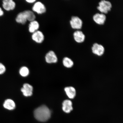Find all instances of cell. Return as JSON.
<instances>
[{
	"label": "cell",
	"mask_w": 123,
	"mask_h": 123,
	"mask_svg": "<svg viewBox=\"0 0 123 123\" xmlns=\"http://www.w3.org/2000/svg\"><path fill=\"white\" fill-rule=\"evenodd\" d=\"M2 6L6 10L10 11L14 9L16 4L12 0H4L3 1Z\"/></svg>",
	"instance_id": "obj_11"
},
{
	"label": "cell",
	"mask_w": 123,
	"mask_h": 123,
	"mask_svg": "<svg viewBox=\"0 0 123 123\" xmlns=\"http://www.w3.org/2000/svg\"><path fill=\"white\" fill-rule=\"evenodd\" d=\"M73 36L75 41L78 43L84 42L85 39V35L80 31H75L73 33Z\"/></svg>",
	"instance_id": "obj_12"
},
{
	"label": "cell",
	"mask_w": 123,
	"mask_h": 123,
	"mask_svg": "<svg viewBox=\"0 0 123 123\" xmlns=\"http://www.w3.org/2000/svg\"><path fill=\"white\" fill-rule=\"evenodd\" d=\"M99 5L97 8L102 13L107 14L111 10L112 5L110 1L101 0L99 2Z\"/></svg>",
	"instance_id": "obj_2"
},
{
	"label": "cell",
	"mask_w": 123,
	"mask_h": 123,
	"mask_svg": "<svg viewBox=\"0 0 123 123\" xmlns=\"http://www.w3.org/2000/svg\"><path fill=\"white\" fill-rule=\"evenodd\" d=\"M62 110L66 113H70L73 110V103L70 100H64L62 103Z\"/></svg>",
	"instance_id": "obj_8"
},
{
	"label": "cell",
	"mask_w": 123,
	"mask_h": 123,
	"mask_svg": "<svg viewBox=\"0 0 123 123\" xmlns=\"http://www.w3.org/2000/svg\"><path fill=\"white\" fill-rule=\"evenodd\" d=\"M106 17L104 13H97L93 15V19L96 24L99 25H103L104 24Z\"/></svg>",
	"instance_id": "obj_6"
},
{
	"label": "cell",
	"mask_w": 123,
	"mask_h": 123,
	"mask_svg": "<svg viewBox=\"0 0 123 123\" xmlns=\"http://www.w3.org/2000/svg\"><path fill=\"white\" fill-rule=\"evenodd\" d=\"M32 38L35 42L40 43L43 41L44 36L42 32L39 31H37L33 33Z\"/></svg>",
	"instance_id": "obj_10"
},
{
	"label": "cell",
	"mask_w": 123,
	"mask_h": 123,
	"mask_svg": "<svg viewBox=\"0 0 123 123\" xmlns=\"http://www.w3.org/2000/svg\"><path fill=\"white\" fill-rule=\"evenodd\" d=\"M70 24L72 28L80 30L82 28L83 23L82 20L78 17L73 16L70 21Z\"/></svg>",
	"instance_id": "obj_3"
},
{
	"label": "cell",
	"mask_w": 123,
	"mask_h": 123,
	"mask_svg": "<svg viewBox=\"0 0 123 123\" xmlns=\"http://www.w3.org/2000/svg\"><path fill=\"white\" fill-rule=\"evenodd\" d=\"M66 94L70 99H73L76 96V91L74 87L72 86L67 87L64 88Z\"/></svg>",
	"instance_id": "obj_13"
},
{
	"label": "cell",
	"mask_w": 123,
	"mask_h": 123,
	"mask_svg": "<svg viewBox=\"0 0 123 123\" xmlns=\"http://www.w3.org/2000/svg\"><path fill=\"white\" fill-rule=\"evenodd\" d=\"M16 21L17 22L22 24H25L26 22L27 17L25 11L19 13L16 18Z\"/></svg>",
	"instance_id": "obj_14"
},
{
	"label": "cell",
	"mask_w": 123,
	"mask_h": 123,
	"mask_svg": "<svg viewBox=\"0 0 123 123\" xmlns=\"http://www.w3.org/2000/svg\"><path fill=\"white\" fill-rule=\"evenodd\" d=\"M3 106L5 108L10 110H14L16 107L14 101L10 99L6 100L4 103Z\"/></svg>",
	"instance_id": "obj_15"
},
{
	"label": "cell",
	"mask_w": 123,
	"mask_h": 123,
	"mask_svg": "<svg viewBox=\"0 0 123 123\" xmlns=\"http://www.w3.org/2000/svg\"><path fill=\"white\" fill-rule=\"evenodd\" d=\"M33 87L30 84L26 83L24 84L21 89L24 96L26 97L31 96L33 94Z\"/></svg>",
	"instance_id": "obj_7"
},
{
	"label": "cell",
	"mask_w": 123,
	"mask_h": 123,
	"mask_svg": "<svg viewBox=\"0 0 123 123\" xmlns=\"http://www.w3.org/2000/svg\"><path fill=\"white\" fill-rule=\"evenodd\" d=\"M3 11L2 10V9L0 7V16H2L4 14Z\"/></svg>",
	"instance_id": "obj_22"
},
{
	"label": "cell",
	"mask_w": 123,
	"mask_h": 123,
	"mask_svg": "<svg viewBox=\"0 0 123 123\" xmlns=\"http://www.w3.org/2000/svg\"><path fill=\"white\" fill-rule=\"evenodd\" d=\"M34 11L36 12L38 14H42L46 11L45 6L42 2L38 1L35 3L32 7Z\"/></svg>",
	"instance_id": "obj_5"
},
{
	"label": "cell",
	"mask_w": 123,
	"mask_h": 123,
	"mask_svg": "<svg viewBox=\"0 0 123 123\" xmlns=\"http://www.w3.org/2000/svg\"><path fill=\"white\" fill-rule=\"evenodd\" d=\"M63 64L64 67L68 68H71L74 65V62L72 60L67 57L64 58L63 60Z\"/></svg>",
	"instance_id": "obj_17"
},
{
	"label": "cell",
	"mask_w": 123,
	"mask_h": 123,
	"mask_svg": "<svg viewBox=\"0 0 123 123\" xmlns=\"http://www.w3.org/2000/svg\"><path fill=\"white\" fill-rule=\"evenodd\" d=\"M92 49V53L99 56H102L105 52V49L103 46L97 43H95L93 44Z\"/></svg>",
	"instance_id": "obj_4"
},
{
	"label": "cell",
	"mask_w": 123,
	"mask_h": 123,
	"mask_svg": "<svg viewBox=\"0 0 123 123\" xmlns=\"http://www.w3.org/2000/svg\"><path fill=\"white\" fill-rule=\"evenodd\" d=\"M6 68L3 64L0 63V74H2L5 72Z\"/></svg>",
	"instance_id": "obj_20"
},
{
	"label": "cell",
	"mask_w": 123,
	"mask_h": 123,
	"mask_svg": "<svg viewBox=\"0 0 123 123\" xmlns=\"http://www.w3.org/2000/svg\"><path fill=\"white\" fill-rule=\"evenodd\" d=\"M26 1L29 3H32L35 2L36 1V0H26Z\"/></svg>",
	"instance_id": "obj_21"
},
{
	"label": "cell",
	"mask_w": 123,
	"mask_h": 123,
	"mask_svg": "<svg viewBox=\"0 0 123 123\" xmlns=\"http://www.w3.org/2000/svg\"><path fill=\"white\" fill-rule=\"evenodd\" d=\"M45 60L48 63H56L57 62L58 58L56 54L53 51H50L46 55Z\"/></svg>",
	"instance_id": "obj_9"
},
{
	"label": "cell",
	"mask_w": 123,
	"mask_h": 123,
	"mask_svg": "<svg viewBox=\"0 0 123 123\" xmlns=\"http://www.w3.org/2000/svg\"><path fill=\"white\" fill-rule=\"evenodd\" d=\"M19 72L21 76L25 77L28 76L29 74V70L27 67H23L20 69Z\"/></svg>",
	"instance_id": "obj_19"
},
{
	"label": "cell",
	"mask_w": 123,
	"mask_h": 123,
	"mask_svg": "<svg viewBox=\"0 0 123 123\" xmlns=\"http://www.w3.org/2000/svg\"><path fill=\"white\" fill-rule=\"evenodd\" d=\"M34 114L35 118L37 120L44 122L50 119L51 113L49 109L47 106L43 105L35 109Z\"/></svg>",
	"instance_id": "obj_1"
},
{
	"label": "cell",
	"mask_w": 123,
	"mask_h": 123,
	"mask_svg": "<svg viewBox=\"0 0 123 123\" xmlns=\"http://www.w3.org/2000/svg\"><path fill=\"white\" fill-rule=\"evenodd\" d=\"M27 17L28 21H31L35 20V16L33 12L31 11L27 10L25 11Z\"/></svg>",
	"instance_id": "obj_18"
},
{
	"label": "cell",
	"mask_w": 123,
	"mask_h": 123,
	"mask_svg": "<svg viewBox=\"0 0 123 123\" xmlns=\"http://www.w3.org/2000/svg\"><path fill=\"white\" fill-rule=\"evenodd\" d=\"M39 27V24L37 21L34 20L31 21L29 25V31L31 33H33L37 31Z\"/></svg>",
	"instance_id": "obj_16"
}]
</instances>
